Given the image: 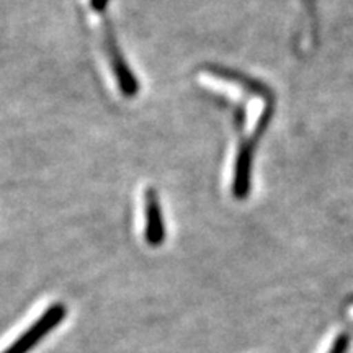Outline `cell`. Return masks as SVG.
Listing matches in <instances>:
<instances>
[{
	"instance_id": "6da1fadb",
	"label": "cell",
	"mask_w": 353,
	"mask_h": 353,
	"mask_svg": "<svg viewBox=\"0 0 353 353\" xmlns=\"http://www.w3.org/2000/svg\"><path fill=\"white\" fill-rule=\"evenodd\" d=\"M65 309L61 304H54L48 309L46 312L41 316V319H38L34 324L26 330L25 334H21L19 339H17L15 343H12L10 347L7 348L3 353H26L37 345V343L41 341L44 335H48L52 329L59 324L61 321L64 319Z\"/></svg>"
},
{
	"instance_id": "7a4b0ae2",
	"label": "cell",
	"mask_w": 353,
	"mask_h": 353,
	"mask_svg": "<svg viewBox=\"0 0 353 353\" xmlns=\"http://www.w3.org/2000/svg\"><path fill=\"white\" fill-rule=\"evenodd\" d=\"M164 219H162L161 203L154 190L145 193V239L151 245H159L164 241Z\"/></svg>"
},
{
	"instance_id": "3957f363",
	"label": "cell",
	"mask_w": 353,
	"mask_h": 353,
	"mask_svg": "<svg viewBox=\"0 0 353 353\" xmlns=\"http://www.w3.org/2000/svg\"><path fill=\"white\" fill-rule=\"evenodd\" d=\"M108 52L110 59H112V68L114 70V74H117L118 82H120L121 92L126 97L136 95V92H138V82H136L134 76H132V72L130 68H128L125 59L121 57L120 50H118V46L114 44L112 37H108Z\"/></svg>"
},
{
	"instance_id": "277c9868",
	"label": "cell",
	"mask_w": 353,
	"mask_h": 353,
	"mask_svg": "<svg viewBox=\"0 0 353 353\" xmlns=\"http://www.w3.org/2000/svg\"><path fill=\"white\" fill-rule=\"evenodd\" d=\"M348 345H350V339H348V335L341 334V335H337V339L334 341L329 353H347Z\"/></svg>"
}]
</instances>
